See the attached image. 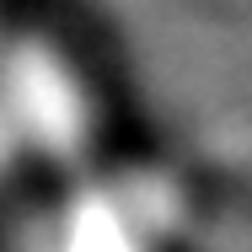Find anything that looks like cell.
<instances>
[{
	"label": "cell",
	"mask_w": 252,
	"mask_h": 252,
	"mask_svg": "<svg viewBox=\"0 0 252 252\" xmlns=\"http://www.w3.org/2000/svg\"><path fill=\"white\" fill-rule=\"evenodd\" d=\"M5 92H11V124H16V134L59 140V134H81L86 129V97H81V86L43 49L11 59Z\"/></svg>",
	"instance_id": "cell-1"
}]
</instances>
